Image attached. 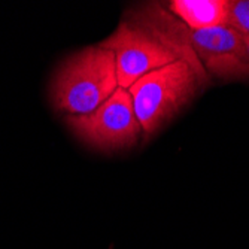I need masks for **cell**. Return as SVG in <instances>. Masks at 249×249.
<instances>
[{
    "label": "cell",
    "instance_id": "7a4b0ae2",
    "mask_svg": "<svg viewBox=\"0 0 249 249\" xmlns=\"http://www.w3.org/2000/svg\"><path fill=\"white\" fill-rule=\"evenodd\" d=\"M201 85L184 60H176L139 78L127 91L134 115L145 134L160 128L182 107Z\"/></svg>",
    "mask_w": 249,
    "mask_h": 249
},
{
    "label": "cell",
    "instance_id": "277c9868",
    "mask_svg": "<svg viewBox=\"0 0 249 249\" xmlns=\"http://www.w3.org/2000/svg\"><path fill=\"white\" fill-rule=\"evenodd\" d=\"M66 121L81 141L105 151L131 146L142 130L128 91L120 87L91 114L67 117Z\"/></svg>",
    "mask_w": 249,
    "mask_h": 249
},
{
    "label": "cell",
    "instance_id": "5b68a950",
    "mask_svg": "<svg viewBox=\"0 0 249 249\" xmlns=\"http://www.w3.org/2000/svg\"><path fill=\"white\" fill-rule=\"evenodd\" d=\"M227 0H173L170 12L193 30H209L224 26Z\"/></svg>",
    "mask_w": 249,
    "mask_h": 249
},
{
    "label": "cell",
    "instance_id": "52a82bcc",
    "mask_svg": "<svg viewBox=\"0 0 249 249\" xmlns=\"http://www.w3.org/2000/svg\"><path fill=\"white\" fill-rule=\"evenodd\" d=\"M224 26L242 36H249V0L229 2Z\"/></svg>",
    "mask_w": 249,
    "mask_h": 249
},
{
    "label": "cell",
    "instance_id": "6da1fadb",
    "mask_svg": "<svg viewBox=\"0 0 249 249\" xmlns=\"http://www.w3.org/2000/svg\"><path fill=\"white\" fill-rule=\"evenodd\" d=\"M117 88L114 53L91 47L61 64L51 84V97L55 109L69 117L87 115L105 103Z\"/></svg>",
    "mask_w": 249,
    "mask_h": 249
},
{
    "label": "cell",
    "instance_id": "8992f818",
    "mask_svg": "<svg viewBox=\"0 0 249 249\" xmlns=\"http://www.w3.org/2000/svg\"><path fill=\"white\" fill-rule=\"evenodd\" d=\"M205 66L211 73L224 79L249 78V36H243L242 47L236 53L212 58Z\"/></svg>",
    "mask_w": 249,
    "mask_h": 249
},
{
    "label": "cell",
    "instance_id": "3957f363",
    "mask_svg": "<svg viewBox=\"0 0 249 249\" xmlns=\"http://www.w3.org/2000/svg\"><path fill=\"white\" fill-rule=\"evenodd\" d=\"M99 47L114 53L118 87L124 89L146 73L179 60L155 33L127 18Z\"/></svg>",
    "mask_w": 249,
    "mask_h": 249
}]
</instances>
